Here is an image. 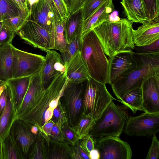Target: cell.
Instances as JSON below:
<instances>
[{
	"label": "cell",
	"instance_id": "42",
	"mask_svg": "<svg viewBox=\"0 0 159 159\" xmlns=\"http://www.w3.org/2000/svg\"><path fill=\"white\" fill-rule=\"evenodd\" d=\"M159 40L153 43L143 47L135 46L134 49L137 52H159Z\"/></svg>",
	"mask_w": 159,
	"mask_h": 159
},
{
	"label": "cell",
	"instance_id": "10",
	"mask_svg": "<svg viewBox=\"0 0 159 159\" xmlns=\"http://www.w3.org/2000/svg\"><path fill=\"white\" fill-rule=\"evenodd\" d=\"M94 146L99 152L100 159H131L132 156L130 145L120 137L94 141Z\"/></svg>",
	"mask_w": 159,
	"mask_h": 159
},
{
	"label": "cell",
	"instance_id": "34",
	"mask_svg": "<svg viewBox=\"0 0 159 159\" xmlns=\"http://www.w3.org/2000/svg\"><path fill=\"white\" fill-rule=\"evenodd\" d=\"M105 0H87L81 6L80 10L81 21L86 19Z\"/></svg>",
	"mask_w": 159,
	"mask_h": 159
},
{
	"label": "cell",
	"instance_id": "23",
	"mask_svg": "<svg viewBox=\"0 0 159 159\" xmlns=\"http://www.w3.org/2000/svg\"><path fill=\"white\" fill-rule=\"evenodd\" d=\"M30 77L11 78L6 82L16 112L20 106L28 88Z\"/></svg>",
	"mask_w": 159,
	"mask_h": 159
},
{
	"label": "cell",
	"instance_id": "13",
	"mask_svg": "<svg viewBox=\"0 0 159 159\" xmlns=\"http://www.w3.org/2000/svg\"><path fill=\"white\" fill-rule=\"evenodd\" d=\"M46 52L45 60L39 72L41 82L44 87L56 76L65 73L66 67L60 54L52 49Z\"/></svg>",
	"mask_w": 159,
	"mask_h": 159
},
{
	"label": "cell",
	"instance_id": "55",
	"mask_svg": "<svg viewBox=\"0 0 159 159\" xmlns=\"http://www.w3.org/2000/svg\"><path fill=\"white\" fill-rule=\"evenodd\" d=\"M3 25L2 23V21L0 22V31L2 28Z\"/></svg>",
	"mask_w": 159,
	"mask_h": 159
},
{
	"label": "cell",
	"instance_id": "54",
	"mask_svg": "<svg viewBox=\"0 0 159 159\" xmlns=\"http://www.w3.org/2000/svg\"><path fill=\"white\" fill-rule=\"evenodd\" d=\"M65 0L66 1V3L68 4L69 5V6L71 0Z\"/></svg>",
	"mask_w": 159,
	"mask_h": 159
},
{
	"label": "cell",
	"instance_id": "47",
	"mask_svg": "<svg viewBox=\"0 0 159 159\" xmlns=\"http://www.w3.org/2000/svg\"><path fill=\"white\" fill-rule=\"evenodd\" d=\"M76 152L78 153L82 159H89V153L85 151L81 146L79 141L75 144Z\"/></svg>",
	"mask_w": 159,
	"mask_h": 159
},
{
	"label": "cell",
	"instance_id": "14",
	"mask_svg": "<svg viewBox=\"0 0 159 159\" xmlns=\"http://www.w3.org/2000/svg\"><path fill=\"white\" fill-rule=\"evenodd\" d=\"M141 89L143 111L159 114V75L148 79L142 84Z\"/></svg>",
	"mask_w": 159,
	"mask_h": 159
},
{
	"label": "cell",
	"instance_id": "19",
	"mask_svg": "<svg viewBox=\"0 0 159 159\" xmlns=\"http://www.w3.org/2000/svg\"><path fill=\"white\" fill-rule=\"evenodd\" d=\"M32 20L50 34L53 21L57 15L54 8L51 7L46 0H39L30 10Z\"/></svg>",
	"mask_w": 159,
	"mask_h": 159
},
{
	"label": "cell",
	"instance_id": "18",
	"mask_svg": "<svg viewBox=\"0 0 159 159\" xmlns=\"http://www.w3.org/2000/svg\"><path fill=\"white\" fill-rule=\"evenodd\" d=\"M39 72L30 77L29 85L22 102L16 112L17 117L30 110L35 106L45 89Z\"/></svg>",
	"mask_w": 159,
	"mask_h": 159
},
{
	"label": "cell",
	"instance_id": "29",
	"mask_svg": "<svg viewBox=\"0 0 159 159\" xmlns=\"http://www.w3.org/2000/svg\"><path fill=\"white\" fill-rule=\"evenodd\" d=\"M95 120L89 114L82 112L80 118L75 126L72 127L79 140L88 135Z\"/></svg>",
	"mask_w": 159,
	"mask_h": 159
},
{
	"label": "cell",
	"instance_id": "22",
	"mask_svg": "<svg viewBox=\"0 0 159 159\" xmlns=\"http://www.w3.org/2000/svg\"><path fill=\"white\" fill-rule=\"evenodd\" d=\"M68 20H62L57 15H55L50 34V49L57 50L60 53L65 51L68 43L65 38L64 32Z\"/></svg>",
	"mask_w": 159,
	"mask_h": 159
},
{
	"label": "cell",
	"instance_id": "25",
	"mask_svg": "<svg viewBox=\"0 0 159 159\" xmlns=\"http://www.w3.org/2000/svg\"><path fill=\"white\" fill-rule=\"evenodd\" d=\"M12 45L0 46V80L5 82L12 78Z\"/></svg>",
	"mask_w": 159,
	"mask_h": 159
},
{
	"label": "cell",
	"instance_id": "52",
	"mask_svg": "<svg viewBox=\"0 0 159 159\" xmlns=\"http://www.w3.org/2000/svg\"><path fill=\"white\" fill-rule=\"evenodd\" d=\"M84 1V0H78L76 9L75 11L72 14L75 13L77 11H79V9L83 2Z\"/></svg>",
	"mask_w": 159,
	"mask_h": 159
},
{
	"label": "cell",
	"instance_id": "44",
	"mask_svg": "<svg viewBox=\"0 0 159 159\" xmlns=\"http://www.w3.org/2000/svg\"><path fill=\"white\" fill-rule=\"evenodd\" d=\"M18 8L25 12H30L28 0H10Z\"/></svg>",
	"mask_w": 159,
	"mask_h": 159
},
{
	"label": "cell",
	"instance_id": "11",
	"mask_svg": "<svg viewBox=\"0 0 159 159\" xmlns=\"http://www.w3.org/2000/svg\"><path fill=\"white\" fill-rule=\"evenodd\" d=\"M16 34L25 43L45 52L50 50V34L30 17Z\"/></svg>",
	"mask_w": 159,
	"mask_h": 159
},
{
	"label": "cell",
	"instance_id": "12",
	"mask_svg": "<svg viewBox=\"0 0 159 159\" xmlns=\"http://www.w3.org/2000/svg\"><path fill=\"white\" fill-rule=\"evenodd\" d=\"M84 92L82 83H70L64 93L68 122L71 125L76 120L82 108Z\"/></svg>",
	"mask_w": 159,
	"mask_h": 159
},
{
	"label": "cell",
	"instance_id": "21",
	"mask_svg": "<svg viewBox=\"0 0 159 159\" xmlns=\"http://www.w3.org/2000/svg\"><path fill=\"white\" fill-rule=\"evenodd\" d=\"M120 3L127 19L132 22L143 24L150 20L143 0H121Z\"/></svg>",
	"mask_w": 159,
	"mask_h": 159
},
{
	"label": "cell",
	"instance_id": "48",
	"mask_svg": "<svg viewBox=\"0 0 159 159\" xmlns=\"http://www.w3.org/2000/svg\"><path fill=\"white\" fill-rule=\"evenodd\" d=\"M89 159H100V154L99 151L95 148L91 150L89 153Z\"/></svg>",
	"mask_w": 159,
	"mask_h": 159
},
{
	"label": "cell",
	"instance_id": "57",
	"mask_svg": "<svg viewBox=\"0 0 159 159\" xmlns=\"http://www.w3.org/2000/svg\"><path fill=\"white\" fill-rule=\"evenodd\" d=\"M86 0H84V1H83V2L82 3V4L81 5V6H80V8H79V11H80V7H81V5H82V4H83V3H84V2L85 1H86Z\"/></svg>",
	"mask_w": 159,
	"mask_h": 159
},
{
	"label": "cell",
	"instance_id": "53",
	"mask_svg": "<svg viewBox=\"0 0 159 159\" xmlns=\"http://www.w3.org/2000/svg\"><path fill=\"white\" fill-rule=\"evenodd\" d=\"M0 159H2V141L0 140Z\"/></svg>",
	"mask_w": 159,
	"mask_h": 159
},
{
	"label": "cell",
	"instance_id": "33",
	"mask_svg": "<svg viewBox=\"0 0 159 159\" xmlns=\"http://www.w3.org/2000/svg\"><path fill=\"white\" fill-rule=\"evenodd\" d=\"M44 142L39 136H37L36 141L33 144L28 155L27 158L47 159L48 157Z\"/></svg>",
	"mask_w": 159,
	"mask_h": 159
},
{
	"label": "cell",
	"instance_id": "50",
	"mask_svg": "<svg viewBox=\"0 0 159 159\" xmlns=\"http://www.w3.org/2000/svg\"><path fill=\"white\" fill-rule=\"evenodd\" d=\"M39 0H28V5L30 10L32 7L35 4L38 2Z\"/></svg>",
	"mask_w": 159,
	"mask_h": 159
},
{
	"label": "cell",
	"instance_id": "3",
	"mask_svg": "<svg viewBox=\"0 0 159 159\" xmlns=\"http://www.w3.org/2000/svg\"><path fill=\"white\" fill-rule=\"evenodd\" d=\"M81 40L80 52L90 77L106 84L108 60L98 38L92 30L84 36Z\"/></svg>",
	"mask_w": 159,
	"mask_h": 159
},
{
	"label": "cell",
	"instance_id": "16",
	"mask_svg": "<svg viewBox=\"0 0 159 159\" xmlns=\"http://www.w3.org/2000/svg\"><path fill=\"white\" fill-rule=\"evenodd\" d=\"M142 24L136 30H133V40L135 46H146L159 40V17Z\"/></svg>",
	"mask_w": 159,
	"mask_h": 159
},
{
	"label": "cell",
	"instance_id": "6",
	"mask_svg": "<svg viewBox=\"0 0 159 159\" xmlns=\"http://www.w3.org/2000/svg\"><path fill=\"white\" fill-rule=\"evenodd\" d=\"M84 92L82 112L90 114L95 120L112 101L116 100L109 92L106 84L90 78Z\"/></svg>",
	"mask_w": 159,
	"mask_h": 159
},
{
	"label": "cell",
	"instance_id": "37",
	"mask_svg": "<svg viewBox=\"0 0 159 159\" xmlns=\"http://www.w3.org/2000/svg\"><path fill=\"white\" fill-rule=\"evenodd\" d=\"M64 141L65 140L69 144L75 145L79 140L73 127L69 124L68 122L65 123L61 127Z\"/></svg>",
	"mask_w": 159,
	"mask_h": 159
},
{
	"label": "cell",
	"instance_id": "49",
	"mask_svg": "<svg viewBox=\"0 0 159 159\" xmlns=\"http://www.w3.org/2000/svg\"><path fill=\"white\" fill-rule=\"evenodd\" d=\"M30 127L32 133L34 135H37L39 131L38 127L36 125H31Z\"/></svg>",
	"mask_w": 159,
	"mask_h": 159
},
{
	"label": "cell",
	"instance_id": "39",
	"mask_svg": "<svg viewBox=\"0 0 159 159\" xmlns=\"http://www.w3.org/2000/svg\"><path fill=\"white\" fill-rule=\"evenodd\" d=\"M149 16L150 20L159 17V0H143Z\"/></svg>",
	"mask_w": 159,
	"mask_h": 159
},
{
	"label": "cell",
	"instance_id": "56",
	"mask_svg": "<svg viewBox=\"0 0 159 159\" xmlns=\"http://www.w3.org/2000/svg\"><path fill=\"white\" fill-rule=\"evenodd\" d=\"M4 82H5L0 80V84L4 83Z\"/></svg>",
	"mask_w": 159,
	"mask_h": 159
},
{
	"label": "cell",
	"instance_id": "9",
	"mask_svg": "<svg viewBox=\"0 0 159 159\" xmlns=\"http://www.w3.org/2000/svg\"><path fill=\"white\" fill-rule=\"evenodd\" d=\"M133 52H121L109 57L107 84L111 85L137 67Z\"/></svg>",
	"mask_w": 159,
	"mask_h": 159
},
{
	"label": "cell",
	"instance_id": "35",
	"mask_svg": "<svg viewBox=\"0 0 159 159\" xmlns=\"http://www.w3.org/2000/svg\"><path fill=\"white\" fill-rule=\"evenodd\" d=\"M51 120L61 127L65 123L68 122L66 109L61 104L60 100L57 106L53 111V116Z\"/></svg>",
	"mask_w": 159,
	"mask_h": 159
},
{
	"label": "cell",
	"instance_id": "41",
	"mask_svg": "<svg viewBox=\"0 0 159 159\" xmlns=\"http://www.w3.org/2000/svg\"><path fill=\"white\" fill-rule=\"evenodd\" d=\"M81 140L80 143L81 146L89 153L91 150L95 149L94 141L90 135L88 134Z\"/></svg>",
	"mask_w": 159,
	"mask_h": 159
},
{
	"label": "cell",
	"instance_id": "46",
	"mask_svg": "<svg viewBox=\"0 0 159 159\" xmlns=\"http://www.w3.org/2000/svg\"><path fill=\"white\" fill-rule=\"evenodd\" d=\"M7 96V87L6 89L3 92L0 97V117L3 113L6 105Z\"/></svg>",
	"mask_w": 159,
	"mask_h": 159
},
{
	"label": "cell",
	"instance_id": "32",
	"mask_svg": "<svg viewBox=\"0 0 159 159\" xmlns=\"http://www.w3.org/2000/svg\"><path fill=\"white\" fill-rule=\"evenodd\" d=\"M22 12L10 0H0V14L2 20L6 18L17 16Z\"/></svg>",
	"mask_w": 159,
	"mask_h": 159
},
{
	"label": "cell",
	"instance_id": "15",
	"mask_svg": "<svg viewBox=\"0 0 159 159\" xmlns=\"http://www.w3.org/2000/svg\"><path fill=\"white\" fill-rule=\"evenodd\" d=\"M9 134L17 142L25 159H27L31 148L36 140L37 135L32 133L30 126L18 118L14 121Z\"/></svg>",
	"mask_w": 159,
	"mask_h": 159
},
{
	"label": "cell",
	"instance_id": "51",
	"mask_svg": "<svg viewBox=\"0 0 159 159\" xmlns=\"http://www.w3.org/2000/svg\"><path fill=\"white\" fill-rule=\"evenodd\" d=\"M7 87L6 82L0 84V97L3 92L6 89Z\"/></svg>",
	"mask_w": 159,
	"mask_h": 159
},
{
	"label": "cell",
	"instance_id": "1",
	"mask_svg": "<svg viewBox=\"0 0 159 159\" xmlns=\"http://www.w3.org/2000/svg\"><path fill=\"white\" fill-rule=\"evenodd\" d=\"M133 23L125 18L105 21L93 29L106 55L109 57L121 52L133 51Z\"/></svg>",
	"mask_w": 159,
	"mask_h": 159
},
{
	"label": "cell",
	"instance_id": "36",
	"mask_svg": "<svg viewBox=\"0 0 159 159\" xmlns=\"http://www.w3.org/2000/svg\"><path fill=\"white\" fill-rule=\"evenodd\" d=\"M58 16L62 20L68 19L71 14L69 6L65 0H52Z\"/></svg>",
	"mask_w": 159,
	"mask_h": 159
},
{
	"label": "cell",
	"instance_id": "8",
	"mask_svg": "<svg viewBox=\"0 0 159 159\" xmlns=\"http://www.w3.org/2000/svg\"><path fill=\"white\" fill-rule=\"evenodd\" d=\"M159 131V114L144 112L135 116H129L123 132L129 136L150 137Z\"/></svg>",
	"mask_w": 159,
	"mask_h": 159
},
{
	"label": "cell",
	"instance_id": "5",
	"mask_svg": "<svg viewBox=\"0 0 159 159\" xmlns=\"http://www.w3.org/2000/svg\"><path fill=\"white\" fill-rule=\"evenodd\" d=\"M65 73L56 76L45 88L37 102L30 110L18 118L30 126L36 125L40 131L45 124L44 116L49 108L51 101L63 96L66 87L70 83Z\"/></svg>",
	"mask_w": 159,
	"mask_h": 159
},
{
	"label": "cell",
	"instance_id": "7",
	"mask_svg": "<svg viewBox=\"0 0 159 159\" xmlns=\"http://www.w3.org/2000/svg\"><path fill=\"white\" fill-rule=\"evenodd\" d=\"M12 78L30 77L40 72L44 56L20 50L12 45Z\"/></svg>",
	"mask_w": 159,
	"mask_h": 159
},
{
	"label": "cell",
	"instance_id": "30",
	"mask_svg": "<svg viewBox=\"0 0 159 159\" xmlns=\"http://www.w3.org/2000/svg\"><path fill=\"white\" fill-rule=\"evenodd\" d=\"M81 43L80 32H79L68 44L65 51L60 53L61 58L65 65L77 52L80 51Z\"/></svg>",
	"mask_w": 159,
	"mask_h": 159
},
{
	"label": "cell",
	"instance_id": "28",
	"mask_svg": "<svg viewBox=\"0 0 159 159\" xmlns=\"http://www.w3.org/2000/svg\"><path fill=\"white\" fill-rule=\"evenodd\" d=\"M81 22L80 11L71 14L66 22L64 32V37L68 44L78 33L80 32Z\"/></svg>",
	"mask_w": 159,
	"mask_h": 159
},
{
	"label": "cell",
	"instance_id": "26",
	"mask_svg": "<svg viewBox=\"0 0 159 159\" xmlns=\"http://www.w3.org/2000/svg\"><path fill=\"white\" fill-rule=\"evenodd\" d=\"M2 159H25L17 142L9 134L2 141Z\"/></svg>",
	"mask_w": 159,
	"mask_h": 159
},
{
	"label": "cell",
	"instance_id": "43",
	"mask_svg": "<svg viewBox=\"0 0 159 159\" xmlns=\"http://www.w3.org/2000/svg\"><path fill=\"white\" fill-rule=\"evenodd\" d=\"M61 128V127L55 123L52 128L50 137L56 141H64Z\"/></svg>",
	"mask_w": 159,
	"mask_h": 159
},
{
	"label": "cell",
	"instance_id": "24",
	"mask_svg": "<svg viewBox=\"0 0 159 159\" xmlns=\"http://www.w3.org/2000/svg\"><path fill=\"white\" fill-rule=\"evenodd\" d=\"M7 89L6 105L0 117V140L1 141L4 139L9 134L11 126L17 118L10 93L7 86Z\"/></svg>",
	"mask_w": 159,
	"mask_h": 159
},
{
	"label": "cell",
	"instance_id": "17",
	"mask_svg": "<svg viewBox=\"0 0 159 159\" xmlns=\"http://www.w3.org/2000/svg\"><path fill=\"white\" fill-rule=\"evenodd\" d=\"M114 9L113 0H105L86 19L81 21V39L97 26L110 19V13Z\"/></svg>",
	"mask_w": 159,
	"mask_h": 159
},
{
	"label": "cell",
	"instance_id": "45",
	"mask_svg": "<svg viewBox=\"0 0 159 159\" xmlns=\"http://www.w3.org/2000/svg\"><path fill=\"white\" fill-rule=\"evenodd\" d=\"M54 124V122L51 119L42 126L40 132L44 134L45 136L50 137L52 129Z\"/></svg>",
	"mask_w": 159,
	"mask_h": 159
},
{
	"label": "cell",
	"instance_id": "2",
	"mask_svg": "<svg viewBox=\"0 0 159 159\" xmlns=\"http://www.w3.org/2000/svg\"><path fill=\"white\" fill-rule=\"evenodd\" d=\"M137 67L127 75L111 85L114 93L121 100L128 92L141 88L148 79L159 75V52H133Z\"/></svg>",
	"mask_w": 159,
	"mask_h": 159
},
{
	"label": "cell",
	"instance_id": "4",
	"mask_svg": "<svg viewBox=\"0 0 159 159\" xmlns=\"http://www.w3.org/2000/svg\"><path fill=\"white\" fill-rule=\"evenodd\" d=\"M129 116L126 106L117 105L112 101L95 120L89 134L95 141L120 137Z\"/></svg>",
	"mask_w": 159,
	"mask_h": 159
},
{
	"label": "cell",
	"instance_id": "58",
	"mask_svg": "<svg viewBox=\"0 0 159 159\" xmlns=\"http://www.w3.org/2000/svg\"><path fill=\"white\" fill-rule=\"evenodd\" d=\"M1 21H2V20H1V14H0V22H1Z\"/></svg>",
	"mask_w": 159,
	"mask_h": 159
},
{
	"label": "cell",
	"instance_id": "40",
	"mask_svg": "<svg viewBox=\"0 0 159 159\" xmlns=\"http://www.w3.org/2000/svg\"><path fill=\"white\" fill-rule=\"evenodd\" d=\"M159 157V141L156 134L152 135V143L146 159H158Z\"/></svg>",
	"mask_w": 159,
	"mask_h": 159
},
{
	"label": "cell",
	"instance_id": "20",
	"mask_svg": "<svg viewBox=\"0 0 159 159\" xmlns=\"http://www.w3.org/2000/svg\"><path fill=\"white\" fill-rule=\"evenodd\" d=\"M65 74L71 83L79 84L87 81L90 77L80 51L77 52L66 65Z\"/></svg>",
	"mask_w": 159,
	"mask_h": 159
},
{
	"label": "cell",
	"instance_id": "27",
	"mask_svg": "<svg viewBox=\"0 0 159 159\" xmlns=\"http://www.w3.org/2000/svg\"><path fill=\"white\" fill-rule=\"evenodd\" d=\"M118 101L130 109L134 114H135L138 110L143 111L141 87L129 91L121 100H118Z\"/></svg>",
	"mask_w": 159,
	"mask_h": 159
},
{
	"label": "cell",
	"instance_id": "31",
	"mask_svg": "<svg viewBox=\"0 0 159 159\" xmlns=\"http://www.w3.org/2000/svg\"><path fill=\"white\" fill-rule=\"evenodd\" d=\"M30 12H22L18 16L6 18L2 20V24L15 32L17 31L22 26L30 17Z\"/></svg>",
	"mask_w": 159,
	"mask_h": 159
},
{
	"label": "cell",
	"instance_id": "38",
	"mask_svg": "<svg viewBox=\"0 0 159 159\" xmlns=\"http://www.w3.org/2000/svg\"><path fill=\"white\" fill-rule=\"evenodd\" d=\"M16 33L3 24L0 31V46L11 44Z\"/></svg>",
	"mask_w": 159,
	"mask_h": 159
}]
</instances>
